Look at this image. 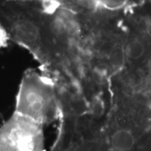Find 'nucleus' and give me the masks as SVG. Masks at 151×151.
<instances>
[{
	"instance_id": "4",
	"label": "nucleus",
	"mask_w": 151,
	"mask_h": 151,
	"mask_svg": "<svg viewBox=\"0 0 151 151\" xmlns=\"http://www.w3.org/2000/svg\"><path fill=\"white\" fill-rule=\"evenodd\" d=\"M65 151H74L73 150V149H71V148H69V149H67V150H66Z\"/></svg>"
},
{
	"instance_id": "2",
	"label": "nucleus",
	"mask_w": 151,
	"mask_h": 151,
	"mask_svg": "<svg viewBox=\"0 0 151 151\" xmlns=\"http://www.w3.org/2000/svg\"><path fill=\"white\" fill-rule=\"evenodd\" d=\"M143 44L139 40H134L127 45L126 52L128 57L132 60H138L144 54Z\"/></svg>"
},
{
	"instance_id": "1",
	"label": "nucleus",
	"mask_w": 151,
	"mask_h": 151,
	"mask_svg": "<svg viewBox=\"0 0 151 151\" xmlns=\"http://www.w3.org/2000/svg\"><path fill=\"white\" fill-rule=\"evenodd\" d=\"M111 144L116 151H129L134 146V136L129 129H118L113 134Z\"/></svg>"
},
{
	"instance_id": "3",
	"label": "nucleus",
	"mask_w": 151,
	"mask_h": 151,
	"mask_svg": "<svg viewBox=\"0 0 151 151\" xmlns=\"http://www.w3.org/2000/svg\"><path fill=\"white\" fill-rule=\"evenodd\" d=\"M111 60L114 65H120L123 61V52L120 48H114L111 52Z\"/></svg>"
}]
</instances>
